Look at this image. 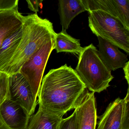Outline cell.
Masks as SVG:
<instances>
[{
    "label": "cell",
    "mask_w": 129,
    "mask_h": 129,
    "mask_svg": "<svg viewBox=\"0 0 129 129\" xmlns=\"http://www.w3.org/2000/svg\"><path fill=\"white\" fill-rule=\"evenodd\" d=\"M86 89L75 70L65 64L50 70L42 79L39 105L63 116L75 109Z\"/></svg>",
    "instance_id": "1"
},
{
    "label": "cell",
    "mask_w": 129,
    "mask_h": 129,
    "mask_svg": "<svg viewBox=\"0 0 129 129\" xmlns=\"http://www.w3.org/2000/svg\"><path fill=\"white\" fill-rule=\"evenodd\" d=\"M22 27L20 43L4 72L9 76L19 72L27 60L56 34L52 23L36 13L24 16Z\"/></svg>",
    "instance_id": "2"
},
{
    "label": "cell",
    "mask_w": 129,
    "mask_h": 129,
    "mask_svg": "<svg viewBox=\"0 0 129 129\" xmlns=\"http://www.w3.org/2000/svg\"><path fill=\"white\" fill-rule=\"evenodd\" d=\"M78 56L75 70L86 89L93 93L106 89L114 77L100 58L95 46L91 44L84 47Z\"/></svg>",
    "instance_id": "3"
},
{
    "label": "cell",
    "mask_w": 129,
    "mask_h": 129,
    "mask_svg": "<svg viewBox=\"0 0 129 129\" xmlns=\"http://www.w3.org/2000/svg\"><path fill=\"white\" fill-rule=\"evenodd\" d=\"M89 12V26L93 34L129 54V29L116 17L103 10Z\"/></svg>",
    "instance_id": "4"
},
{
    "label": "cell",
    "mask_w": 129,
    "mask_h": 129,
    "mask_svg": "<svg viewBox=\"0 0 129 129\" xmlns=\"http://www.w3.org/2000/svg\"><path fill=\"white\" fill-rule=\"evenodd\" d=\"M55 35L35 52L25 62L19 71L30 84L36 99L49 57L55 49Z\"/></svg>",
    "instance_id": "5"
},
{
    "label": "cell",
    "mask_w": 129,
    "mask_h": 129,
    "mask_svg": "<svg viewBox=\"0 0 129 129\" xmlns=\"http://www.w3.org/2000/svg\"><path fill=\"white\" fill-rule=\"evenodd\" d=\"M129 89L123 99L118 98L109 105L100 116L97 129H129Z\"/></svg>",
    "instance_id": "6"
},
{
    "label": "cell",
    "mask_w": 129,
    "mask_h": 129,
    "mask_svg": "<svg viewBox=\"0 0 129 129\" xmlns=\"http://www.w3.org/2000/svg\"><path fill=\"white\" fill-rule=\"evenodd\" d=\"M7 98L22 106L30 117L34 112L37 105V99L33 94L29 83L20 72L9 77Z\"/></svg>",
    "instance_id": "7"
},
{
    "label": "cell",
    "mask_w": 129,
    "mask_h": 129,
    "mask_svg": "<svg viewBox=\"0 0 129 129\" xmlns=\"http://www.w3.org/2000/svg\"><path fill=\"white\" fill-rule=\"evenodd\" d=\"M86 11L101 10L119 19L129 29V0H83Z\"/></svg>",
    "instance_id": "8"
},
{
    "label": "cell",
    "mask_w": 129,
    "mask_h": 129,
    "mask_svg": "<svg viewBox=\"0 0 129 129\" xmlns=\"http://www.w3.org/2000/svg\"><path fill=\"white\" fill-rule=\"evenodd\" d=\"M0 117L11 129H27L30 118L22 106L7 98L0 104Z\"/></svg>",
    "instance_id": "9"
},
{
    "label": "cell",
    "mask_w": 129,
    "mask_h": 129,
    "mask_svg": "<svg viewBox=\"0 0 129 129\" xmlns=\"http://www.w3.org/2000/svg\"><path fill=\"white\" fill-rule=\"evenodd\" d=\"M75 109L79 129H96L97 116L94 93L86 89Z\"/></svg>",
    "instance_id": "10"
},
{
    "label": "cell",
    "mask_w": 129,
    "mask_h": 129,
    "mask_svg": "<svg viewBox=\"0 0 129 129\" xmlns=\"http://www.w3.org/2000/svg\"><path fill=\"white\" fill-rule=\"evenodd\" d=\"M99 44L98 54L106 66L111 71L123 68L127 62V56L119 48L100 37H97Z\"/></svg>",
    "instance_id": "11"
},
{
    "label": "cell",
    "mask_w": 129,
    "mask_h": 129,
    "mask_svg": "<svg viewBox=\"0 0 129 129\" xmlns=\"http://www.w3.org/2000/svg\"><path fill=\"white\" fill-rule=\"evenodd\" d=\"M24 19L18 8L0 12V47L6 38L22 27Z\"/></svg>",
    "instance_id": "12"
},
{
    "label": "cell",
    "mask_w": 129,
    "mask_h": 129,
    "mask_svg": "<svg viewBox=\"0 0 129 129\" xmlns=\"http://www.w3.org/2000/svg\"><path fill=\"white\" fill-rule=\"evenodd\" d=\"M62 117L39 105L37 112L31 116L27 129H59Z\"/></svg>",
    "instance_id": "13"
},
{
    "label": "cell",
    "mask_w": 129,
    "mask_h": 129,
    "mask_svg": "<svg viewBox=\"0 0 129 129\" xmlns=\"http://www.w3.org/2000/svg\"><path fill=\"white\" fill-rule=\"evenodd\" d=\"M85 11L83 0H59L58 13L62 30L66 31L73 19Z\"/></svg>",
    "instance_id": "14"
},
{
    "label": "cell",
    "mask_w": 129,
    "mask_h": 129,
    "mask_svg": "<svg viewBox=\"0 0 129 129\" xmlns=\"http://www.w3.org/2000/svg\"><path fill=\"white\" fill-rule=\"evenodd\" d=\"M23 27L6 39L0 47V71L4 72L20 43Z\"/></svg>",
    "instance_id": "15"
},
{
    "label": "cell",
    "mask_w": 129,
    "mask_h": 129,
    "mask_svg": "<svg viewBox=\"0 0 129 129\" xmlns=\"http://www.w3.org/2000/svg\"><path fill=\"white\" fill-rule=\"evenodd\" d=\"M79 40L68 34L66 30H62L55 37V48L57 53L67 52L79 55L83 49Z\"/></svg>",
    "instance_id": "16"
},
{
    "label": "cell",
    "mask_w": 129,
    "mask_h": 129,
    "mask_svg": "<svg viewBox=\"0 0 129 129\" xmlns=\"http://www.w3.org/2000/svg\"><path fill=\"white\" fill-rule=\"evenodd\" d=\"M9 77L5 72L0 71V104L7 97L9 90Z\"/></svg>",
    "instance_id": "17"
},
{
    "label": "cell",
    "mask_w": 129,
    "mask_h": 129,
    "mask_svg": "<svg viewBox=\"0 0 129 129\" xmlns=\"http://www.w3.org/2000/svg\"><path fill=\"white\" fill-rule=\"evenodd\" d=\"M59 129H79L77 114L75 111L73 114L61 121Z\"/></svg>",
    "instance_id": "18"
},
{
    "label": "cell",
    "mask_w": 129,
    "mask_h": 129,
    "mask_svg": "<svg viewBox=\"0 0 129 129\" xmlns=\"http://www.w3.org/2000/svg\"><path fill=\"white\" fill-rule=\"evenodd\" d=\"M18 0H0V12L18 8Z\"/></svg>",
    "instance_id": "19"
},
{
    "label": "cell",
    "mask_w": 129,
    "mask_h": 129,
    "mask_svg": "<svg viewBox=\"0 0 129 129\" xmlns=\"http://www.w3.org/2000/svg\"><path fill=\"white\" fill-rule=\"evenodd\" d=\"M28 4V7L31 11L35 12L37 13L39 12V7L40 4L42 3V1H26Z\"/></svg>",
    "instance_id": "20"
},
{
    "label": "cell",
    "mask_w": 129,
    "mask_h": 129,
    "mask_svg": "<svg viewBox=\"0 0 129 129\" xmlns=\"http://www.w3.org/2000/svg\"><path fill=\"white\" fill-rule=\"evenodd\" d=\"M124 72L125 78L128 84L129 83V61H127L123 68Z\"/></svg>",
    "instance_id": "21"
},
{
    "label": "cell",
    "mask_w": 129,
    "mask_h": 129,
    "mask_svg": "<svg viewBox=\"0 0 129 129\" xmlns=\"http://www.w3.org/2000/svg\"><path fill=\"white\" fill-rule=\"evenodd\" d=\"M0 129H11L5 124V123L2 120L1 117H0Z\"/></svg>",
    "instance_id": "22"
}]
</instances>
